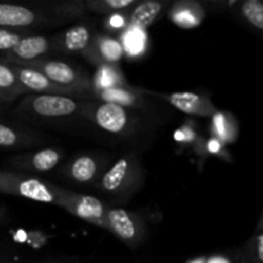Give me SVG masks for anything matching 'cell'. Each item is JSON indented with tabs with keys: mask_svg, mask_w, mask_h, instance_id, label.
Listing matches in <instances>:
<instances>
[{
	"mask_svg": "<svg viewBox=\"0 0 263 263\" xmlns=\"http://www.w3.org/2000/svg\"><path fill=\"white\" fill-rule=\"evenodd\" d=\"M145 92L154 99L164 100L167 104L185 115L212 118L218 112L216 105L207 95L192 91L157 92L152 91V90H145Z\"/></svg>",
	"mask_w": 263,
	"mask_h": 263,
	"instance_id": "7c38bea8",
	"label": "cell"
},
{
	"mask_svg": "<svg viewBox=\"0 0 263 263\" xmlns=\"http://www.w3.org/2000/svg\"><path fill=\"white\" fill-rule=\"evenodd\" d=\"M33 263H59V262H50V261H44V262H33Z\"/></svg>",
	"mask_w": 263,
	"mask_h": 263,
	"instance_id": "83f0119b",
	"label": "cell"
},
{
	"mask_svg": "<svg viewBox=\"0 0 263 263\" xmlns=\"http://www.w3.org/2000/svg\"><path fill=\"white\" fill-rule=\"evenodd\" d=\"M49 53H51V36L30 33L21 39L14 48L3 54L0 62L14 66H25L37 59L45 58Z\"/></svg>",
	"mask_w": 263,
	"mask_h": 263,
	"instance_id": "5bb4252c",
	"label": "cell"
},
{
	"mask_svg": "<svg viewBox=\"0 0 263 263\" xmlns=\"http://www.w3.org/2000/svg\"><path fill=\"white\" fill-rule=\"evenodd\" d=\"M238 263H247V261H246V259H244V257H241V258L239 259Z\"/></svg>",
	"mask_w": 263,
	"mask_h": 263,
	"instance_id": "4316f807",
	"label": "cell"
},
{
	"mask_svg": "<svg viewBox=\"0 0 263 263\" xmlns=\"http://www.w3.org/2000/svg\"><path fill=\"white\" fill-rule=\"evenodd\" d=\"M239 134V126L235 117L229 112L218 110L212 117L211 122V135L217 139L223 145L233 144L236 140Z\"/></svg>",
	"mask_w": 263,
	"mask_h": 263,
	"instance_id": "44dd1931",
	"label": "cell"
},
{
	"mask_svg": "<svg viewBox=\"0 0 263 263\" xmlns=\"http://www.w3.org/2000/svg\"><path fill=\"white\" fill-rule=\"evenodd\" d=\"M108 156L102 153H82L63 164L59 176L77 186H95L104 170L109 166Z\"/></svg>",
	"mask_w": 263,
	"mask_h": 263,
	"instance_id": "ba28073f",
	"label": "cell"
},
{
	"mask_svg": "<svg viewBox=\"0 0 263 263\" xmlns=\"http://www.w3.org/2000/svg\"><path fill=\"white\" fill-rule=\"evenodd\" d=\"M107 230L130 248H138L148 236V228L140 213L113 205L107 211Z\"/></svg>",
	"mask_w": 263,
	"mask_h": 263,
	"instance_id": "52a82bcc",
	"label": "cell"
},
{
	"mask_svg": "<svg viewBox=\"0 0 263 263\" xmlns=\"http://www.w3.org/2000/svg\"><path fill=\"white\" fill-rule=\"evenodd\" d=\"M241 17L252 27L263 30V4L261 0H246L240 4Z\"/></svg>",
	"mask_w": 263,
	"mask_h": 263,
	"instance_id": "cb8c5ba5",
	"label": "cell"
},
{
	"mask_svg": "<svg viewBox=\"0 0 263 263\" xmlns=\"http://www.w3.org/2000/svg\"><path fill=\"white\" fill-rule=\"evenodd\" d=\"M35 31L28 30H10V28L0 27V51L7 53L10 49L14 48L22 37L26 35L33 33Z\"/></svg>",
	"mask_w": 263,
	"mask_h": 263,
	"instance_id": "d4e9b609",
	"label": "cell"
},
{
	"mask_svg": "<svg viewBox=\"0 0 263 263\" xmlns=\"http://www.w3.org/2000/svg\"><path fill=\"white\" fill-rule=\"evenodd\" d=\"M64 158V151L57 146L31 149L7 159L9 171L20 174H46L57 168Z\"/></svg>",
	"mask_w": 263,
	"mask_h": 263,
	"instance_id": "8fae6325",
	"label": "cell"
},
{
	"mask_svg": "<svg viewBox=\"0 0 263 263\" xmlns=\"http://www.w3.org/2000/svg\"><path fill=\"white\" fill-rule=\"evenodd\" d=\"M82 120L122 140H135L152 127L151 116L115 103L84 100Z\"/></svg>",
	"mask_w": 263,
	"mask_h": 263,
	"instance_id": "6da1fadb",
	"label": "cell"
},
{
	"mask_svg": "<svg viewBox=\"0 0 263 263\" xmlns=\"http://www.w3.org/2000/svg\"><path fill=\"white\" fill-rule=\"evenodd\" d=\"M168 17L176 26L189 30V28L198 27L203 22L205 17V10L198 2H193V0L177 2L170 9Z\"/></svg>",
	"mask_w": 263,
	"mask_h": 263,
	"instance_id": "ac0fdd59",
	"label": "cell"
},
{
	"mask_svg": "<svg viewBox=\"0 0 263 263\" xmlns=\"http://www.w3.org/2000/svg\"><path fill=\"white\" fill-rule=\"evenodd\" d=\"M25 95H27V91L18 81L12 66L0 62V103L12 104Z\"/></svg>",
	"mask_w": 263,
	"mask_h": 263,
	"instance_id": "ffe728a7",
	"label": "cell"
},
{
	"mask_svg": "<svg viewBox=\"0 0 263 263\" xmlns=\"http://www.w3.org/2000/svg\"><path fill=\"white\" fill-rule=\"evenodd\" d=\"M145 92V89L134 87L131 85L109 89H91L84 100H98V102L115 103L130 109L139 110L148 116L157 113V104H154Z\"/></svg>",
	"mask_w": 263,
	"mask_h": 263,
	"instance_id": "30bf717a",
	"label": "cell"
},
{
	"mask_svg": "<svg viewBox=\"0 0 263 263\" xmlns=\"http://www.w3.org/2000/svg\"><path fill=\"white\" fill-rule=\"evenodd\" d=\"M84 100L59 95L27 94L20 100L15 116L23 121L48 122V121L81 118Z\"/></svg>",
	"mask_w": 263,
	"mask_h": 263,
	"instance_id": "3957f363",
	"label": "cell"
},
{
	"mask_svg": "<svg viewBox=\"0 0 263 263\" xmlns=\"http://www.w3.org/2000/svg\"><path fill=\"white\" fill-rule=\"evenodd\" d=\"M123 54V48L117 39L112 36L95 33L89 48L82 53V57L98 67L117 66Z\"/></svg>",
	"mask_w": 263,
	"mask_h": 263,
	"instance_id": "e0dca14e",
	"label": "cell"
},
{
	"mask_svg": "<svg viewBox=\"0 0 263 263\" xmlns=\"http://www.w3.org/2000/svg\"><path fill=\"white\" fill-rule=\"evenodd\" d=\"M63 187L26 174L0 170V193L39 203L58 205Z\"/></svg>",
	"mask_w": 263,
	"mask_h": 263,
	"instance_id": "277c9868",
	"label": "cell"
},
{
	"mask_svg": "<svg viewBox=\"0 0 263 263\" xmlns=\"http://www.w3.org/2000/svg\"><path fill=\"white\" fill-rule=\"evenodd\" d=\"M145 171L138 153H126L104 170L95 187L112 203L130 202L140 190Z\"/></svg>",
	"mask_w": 263,
	"mask_h": 263,
	"instance_id": "7a4b0ae2",
	"label": "cell"
},
{
	"mask_svg": "<svg viewBox=\"0 0 263 263\" xmlns=\"http://www.w3.org/2000/svg\"><path fill=\"white\" fill-rule=\"evenodd\" d=\"M136 3V0H82L85 12L103 15L130 9Z\"/></svg>",
	"mask_w": 263,
	"mask_h": 263,
	"instance_id": "7402d4cb",
	"label": "cell"
},
{
	"mask_svg": "<svg viewBox=\"0 0 263 263\" xmlns=\"http://www.w3.org/2000/svg\"><path fill=\"white\" fill-rule=\"evenodd\" d=\"M48 140V136L25 123L0 120V149L31 151L44 145Z\"/></svg>",
	"mask_w": 263,
	"mask_h": 263,
	"instance_id": "4fadbf2b",
	"label": "cell"
},
{
	"mask_svg": "<svg viewBox=\"0 0 263 263\" xmlns=\"http://www.w3.org/2000/svg\"><path fill=\"white\" fill-rule=\"evenodd\" d=\"M62 21L54 7L51 9H39L22 4L0 3V27L3 28L35 31L37 27Z\"/></svg>",
	"mask_w": 263,
	"mask_h": 263,
	"instance_id": "8992f818",
	"label": "cell"
},
{
	"mask_svg": "<svg viewBox=\"0 0 263 263\" xmlns=\"http://www.w3.org/2000/svg\"><path fill=\"white\" fill-rule=\"evenodd\" d=\"M95 32L89 23H79L58 35L51 36V53L82 54L91 43Z\"/></svg>",
	"mask_w": 263,
	"mask_h": 263,
	"instance_id": "2e32d148",
	"label": "cell"
},
{
	"mask_svg": "<svg viewBox=\"0 0 263 263\" xmlns=\"http://www.w3.org/2000/svg\"><path fill=\"white\" fill-rule=\"evenodd\" d=\"M43 73L46 79L62 87L72 89L82 95V100L92 89V79L86 71L61 59L41 58L25 64Z\"/></svg>",
	"mask_w": 263,
	"mask_h": 263,
	"instance_id": "5b68a950",
	"label": "cell"
},
{
	"mask_svg": "<svg viewBox=\"0 0 263 263\" xmlns=\"http://www.w3.org/2000/svg\"><path fill=\"white\" fill-rule=\"evenodd\" d=\"M167 3L159 0H145L136 3L130 13V23L138 28H148L162 14Z\"/></svg>",
	"mask_w": 263,
	"mask_h": 263,
	"instance_id": "d6986e66",
	"label": "cell"
},
{
	"mask_svg": "<svg viewBox=\"0 0 263 263\" xmlns=\"http://www.w3.org/2000/svg\"><path fill=\"white\" fill-rule=\"evenodd\" d=\"M8 221V211L3 204H0V223H4Z\"/></svg>",
	"mask_w": 263,
	"mask_h": 263,
	"instance_id": "484cf974",
	"label": "cell"
},
{
	"mask_svg": "<svg viewBox=\"0 0 263 263\" xmlns=\"http://www.w3.org/2000/svg\"><path fill=\"white\" fill-rule=\"evenodd\" d=\"M244 259L247 263H263V231L262 221H259L256 233L244 246Z\"/></svg>",
	"mask_w": 263,
	"mask_h": 263,
	"instance_id": "603a6c76",
	"label": "cell"
},
{
	"mask_svg": "<svg viewBox=\"0 0 263 263\" xmlns=\"http://www.w3.org/2000/svg\"><path fill=\"white\" fill-rule=\"evenodd\" d=\"M58 207L85 222L107 229V211L109 205L94 195L82 194L63 187Z\"/></svg>",
	"mask_w": 263,
	"mask_h": 263,
	"instance_id": "9c48e42d",
	"label": "cell"
},
{
	"mask_svg": "<svg viewBox=\"0 0 263 263\" xmlns=\"http://www.w3.org/2000/svg\"><path fill=\"white\" fill-rule=\"evenodd\" d=\"M10 66H12L18 81L22 85L23 89L27 91V94L59 95V97L76 98V99L82 100V95L80 92L54 84L36 69L23 66H14V64H10Z\"/></svg>",
	"mask_w": 263,
	"mask_h": 263,
	"instance_id": "9a60e30c",
	"label": "cell"
},
{
	"mask_svg": "<svg viewBox=\"0 0 263 263\" xmlns=\"http://www.w3.org/2000/svg\"><path fill=\"white\" fill-rule=\"evenodd\" d=\"M0 263H5V262H3V261H0Z\"/></svg>",
	"mask_w": 263,
	"mask_h": 263,
	"instance_id": "f546056e",
	"label": "cell"
},
{
	"mask_svg": "<svg viewBox=\"0 0 263 263\" xmlns=\"http://www.w3.org/2000/svg\"><path fill=\"white\" fill-rule=\"evenodd\" d=\"M3 105H4V104H2V103H0V110L3 109Z\"/></svg>",
	"mask_w": 263,
	"mask_h": 263,
	"instance_id": "f1b7e54d",
	"label": "cell"
}]
</instances>
